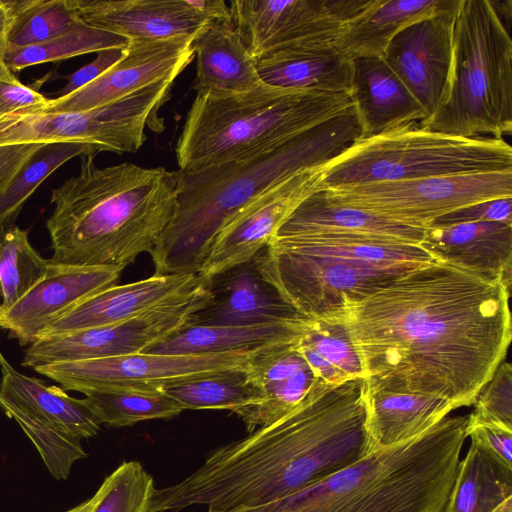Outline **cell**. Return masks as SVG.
<instances>
[{
    "instance_id": "obj_45",
    "label": "cell",
    "mask_w": 512,
    "mask_h": 512,
    "mask_svg": "<svg viewBox=\"0 0 512 512\" xmlns=\"http://www.w3.org/2000/svg\"><path fill=\"white\" fill-rule=\"evenodd\" d=\"M466 436L491 458L512 469L511 430L491 424H474L466 426Z\"/></svg>"
},
{
    "instance_id": "obj_17",
    "label": "cell",
    "mask_w": 512,
    "mask_h": 512,
    "mask_svg": "<svg viewBox=\"0 0 512 512\" xmlns=\"http://www.w3.org/2000/svg\"><path fill=\"white\" fill-rule=\"evenodd\" d=\"M194 37L128 42L113 66L74 93L51 99L46 112L88 111L153 83L175 80L194 59Z\"/></svg>"
},
{
    "instance_id": "obj_20",
    "label": "cell",
    "mask_w": 512,
    "mask_h": 512,
    "mask_svg": "<svg viewBox=\"0 0 512 512\" xmlns=\"http://www.w3.org/2000/svg\"><path fill=\"white\" fill-rule=\"evenodd\" d=\"M259 401L235 412L250 433L291 412L320 381L291 342L258 350L246 368Z\"/></svg>"
},
{
    "instance_id": "obj_48",
    "label": "cell",
    "mask_w": 512,
    "mask_h": 512,
    "mask_svg": "<svg viewBox=\"0 0 512 512\" xmlns=\"http://www.w3.org/2000/svg\"><path fill=\"white\" fill-rule=\"evenodd\" d=\"M11 24V12L8 0H0V63H4L8 49V33Z\"/></svg>"
},
{
    "instance_id": "obj_32",
    "label": "cell",
    "mask_w": 512,
    "mask_h": 512,
    "mask_svg": "<svg viewBox=\"0 0 512 512\" xmlns=\"http://www.w3.org/2000/svg\"><path fill=\"white\" fill-rule=\"evenodd\" d=\"M443 512H512V469L471 443Z\"/></svg>"
},
{
    "instance_id": "obj_35",
    "label": "cell",
    "mask_w": 512,
    "mask_h": 512,
    "mask_svg": "<svg viewBox=\"0 0 512 512\" xmlns=\"http://www.w3.org/2000/svg\"><path fill=\"white\" fill-rule=\"evenodd\" d=\"M49 260L31 245L28 231L15 224L0 228V311L22 299L47 274Z\"/></svg>"
},
{
    "instance_id": "obj_33",
    "label": "cell",
    "mask_w": 512,
    "mask_h": 512,
    "mask_svg": "<svg viewBox=\"0 0 512 512\" xmlns=\"http://www.w3.org/2000/svg\"><path fill=\"white\" fill-rule=\"evenodd\" d=\"M295 346L316 377L325 384L337 385L365 378L345 324L333 315L308 318Z\"/></svg>"
},
{
    "instance_id": "obj_12",
    "label": "cell",
    "mask_w": 512,
    "mask_h": 512,
    "mask_svg": "<svg viewBox=\"0 0 512 512\" xmlns=\"http://www.w3.org/2000/svg\"><path fill=\"white\" fill-rule=\"evenodd\" d=\"M212 297L210 281L127 320L100 327L43 336L24 351L22 366L92 360L144 352L193 321Z\"/></svg>"
},
{
    "instance_id": "obj_38",
    "label": "cell",
    "mask_w": 512,
    "mask_h": 512,
    "mask_svg": "<svg viewBox=\"0 0 512 512\" xmlns=\"http://www.w3.org/2000/svg\"><path fill=\"white\" fill-rule=\"evenodd\" d=\"M96 153L94 147L80 142L44 143L0 195V228L14 224L26 200L61 165L76 156Z\"/></svg>"
},
{
    "instance_id": "obj_9",
    "label": "cell",
    "mask_w": 512,
    "mask_h": 512,
    "mask_svg": "<svg viewBox=\"0 0 512 512\" xmlns=\"http://www.w3.org/2000/svg\"><path fill=\"white\" fill-rule=\"evenodd\" d=\"M506 169H512V148L503 138L458 137L410 122L354 141L323 165L319 191Z\"/></svg>"
},
{
    "instance_id": "obj_8",
    "label": "cell",
    "mask_w": 512,
    "mask_h": 512,
    "mask_svg": "<svg viewBox=\"0 0 512 512\" xmlns=\"http://www.w3.org/2000/svg\"><path fill=\"white\" fill-rule=\"evenodd\" d=\"M419 126L458 137L512 130V40L490 0H460L445 104Z\"/></svg>"
},
{
    "instance_id": "obj_25",
    "label": "cell",
    "mask_w": 512,
    "mask_h": 512,
    "mask_svg": "<svg viewBox=\"0 0 512 512\" xmlns=\"http://www.w3.org/2000/svg\"><path fill=\"white\" fill-rule=\"evenodd\" d=\"M349 95L360 120V138L426 119L422 106L382 57L352 59Z\"/></svg>"
},
{
    "instance_id": "obj_37",
    "label": "cell",
    "mask_w": 512,
    "mask_h": 512,
    "mask_svg": "<svg viewBox=\"0 0 512 512\" xmlns=\"http://www.w3.org/2000/svg\"><path fill=\"white\" fill-rule=\"evenodd\" d=\"M83 403L100 424L132 426L152 419H170L183 409L159 391L98 390L83 393Z\"/></svg>"
},
{
    "instance_id": "obj_27",
    "label": "cell",
    "mask_w": 512,
    "mask_h": 512,
    "mask_svg": "<svg viewBox=\"0 0 512 512\" xmlns=\"http://www.w3.org/2000/svg\"><path fill=\"white\" fill-rule=\"evenodd\" d=\"M197 94L243 93L264 82L231 20H211L194 37Z\"/></svg>"
},
{
    "instance_id": "obj_44",
    "label": "cell",
    "mask_w": 512,
    "mask_h": 512,
    "mask_svg": "<svg viewBox=\"0 0 512 512\" xmlns=\"http://www.w3.org/2000/svg\"><path fill=\"white\" fill-rule=\"evenodd\" d=\"M469 222H500L512 225V197L495 198L462 207L437 218L429 226Z\"/></svg>"
},
{
    "instance_id": "obj_26",
    "label": "cell",
    "mask_w": 512,
    "mask_h": 512,
    "mask_svg": "<svg viewBox=\"0 0 512 512\" xmlns=\"http://www.w3.org/2000/svg\"><path fill=\"white\" fill-rule=\"evenodd\" d=\"M275 233L364 236L421 245L425 228L409 226L370 211L335 203L327 197L325 191L320 190L305 198Z\"/></svg>"
},
{
    "instance_id": "obj_42",
    "label": "cell",
    "mask_w": 512,
    "mask_h": 512,
    "mask_svg": "<svg viewBox=\"0 0 512 512\" xmlns=\"http://www.w3.org/2000/svg\"><path fill=\"white\" fill-rule=\"evenodd\" d=\"M467 425L491 424L512 431V367L502 362L478 393Z\"/></svg>"
},
{
    "instance_id": "obj_39",
    "label": "cell",
    "mask_w": 512,
    "mask_h": 512,
    "mask_svg": "<svg viewBox=\"0 0 512 512\" xmlns=\"http://www.w3.org/2000/svg\"><path fill=\"white\" fill-rule=\"evenodd\" d=\"M127 45V39L82 22L71 31L49 41L26 47H8L4 62L10 70L17 72L36 64L106 49H123Z\"/></svg>"
},
{
    "instance_id": "obj_22",
    "label": "cell",
    "mask_w": 512,
    "mask_h": 512,
    "mask_svg": "<svg viewBox=\"0 0 512 512\" xmlns=\"http://www.w3.org/2000/svg\"><path fill=\"white\" fill-rule=\"evenodd\" d=\"M201 281L193 273L153 274L143 280L109 286L82 300L51 322L41 337L127 320L190 291Z\"/></svg>"
},
{
    "instance_id": "obj_30",
    "label": "cell",
    "mask_w": 512,
    "mask_h": 512,
    "mask_svg": "<svg viewBox=\"0 0 512 512\" xmlns=\"http://www.w3.org/2000/svg\"><path fill=\"white\" fill-rule=\"evenodd\" d=\"M459 0H373L350 21L335 45L349 58L382 57L392 38L410 24L454 7Z\"/></svg>"
},
{
    "instance_id": "obj_4",
    "label": "cell",
    "mask_w": 512,
    "mask_h": 512,
    "mask_svg": "<svg viewBox=\"0 0 512 512\" xmlns=\"http://www.w3.org/2000/svg\"><path fill=\"white\" fill-rule=\"evenodd\" d=\"M361 133L352 106L265 153L176 171V208L150 253L154 274H197L217 233L240 209L288 178L334 159Z\"/></svg>"
},
{
    "instance_id": "obj_7",
    "label": "cell",
    "mask_w": 512,
    "mask_h": 512,
    "mask_svg": "<svg viewBox=\"0 0 512 512\" xmlns=\"http://www.w3.org/2000/svg\"><path fill=\"white\" fill-rule=\"evenodd\" d=\"M352 106L347 92L297 91L265 83L243 93L197 94L175 149L179 170L265 153Z\"/></svg>"
},
{
    "instance_id": "obj_16",
    "label": "cell",
    "mask_w": 512,
    "mask_h": 512,
    "mask_svg": "<svg viewBox=\"0 0 512 512\" xmlns=\"http://www.w3.org/2000/svg\"><path fill=\"white\" fill-rule=\"evenodd\" d=\"M459 1L452 8L402 29L392 38L382 55L424 109L426 119L421 122L432 118L441 109L449 93L453 27Z\"/></svg>"
},
{
    "instance_id": "obj_31",
    "label": "cell",
    "mask_w": 512,
    "mask_h": 512,
    "mask_svg": "<svg viewBox=\"0 0 512 512\" xmlns=\"http://www.w3.org/2000/svg\"><path fill=\"white\" fill-rule=\"evenodd\" d=\"M306 320L296 324H189L166 339L151 345L142 353L192 355L257 349L296 340Z\"/></svg>"
},
{
    "instance_id": "obj_6",
    "label": "cell",
    "mask_w": 512,
    "mask_h": 512,
    "mask_svg": "<svg viewBox=\"0 0 512 512\" xmlns=\"http://www.w3.org/2000/svg\"><path fill=\"white\" fill-rule=\"evenodd\" d=\"M253 261L262 277L300 314L320 318L437 259L420 244L275 233Z\"/></svg>"
},
{
    "instance_id": "obj_41",
    "label": "cell",
    "mask_w": 512,
    "mask_h": 512,
    "mask_svg": "<svg viewBox=\"0 0 512 512\" xmlns=\"http://www.w3.org/2000/svg\"><path fill=\"white\" fill-rule=\"evenodd\" d=\"M153 477L138 461H124L91 497L89 512H149L155 491Z\"/></svg>"
},
{
    "instance_id": "obj_36",
    "label": "cell",
    "mask_w": 512,
    "mask_h": 512,
    "mask_svg": "<svg viewBox=\"0 0 512 512\" xmlns=\"http://www.w3.org/2000/svg\"><path fill=\"white\" fill-rule=\"evenodd\" d=\"M11 24L8 47L40 44L61 36L82 21L73 0H8Z\"/></svg>"
},
{
    "instance_id": "obj_46",
    "label": "cell",
    "mask_w": 512,
    "mask_h": 512,
    "mask_svg": "<svg viewBox=\"0 0 512 512\" xmlns=\"http://www.w3.org/2000/svg\"><path fill=\"white\" fill-rule=\"evenodd\" d=\"M125 48H113L97 52L98 55L92 62L81 67L74 73L64 76V78L67 79V84L57 93L56 98L65 97L74 93L98 78L121 59Z\"/></svg>"
},
{
    "instance_id": "obj_3",
    "label": "cell",
    "mask_w": 512,
    "mask_h": 512,
    "mask_svg": "<svg viewBox=\"0 0 512 512\" xmlns=\"http://www.w3.org/2000/svg\"><path fill=\"white\" fill-rule=\"evenodd\" d=\"M82 156L77 176L53 189L46 221L51 264L124 269L151 253L173 216L177 174L122 163L99 168Z\"/></svg>"
},
{
    "instance_id": "obj_13",
    "label": "cell",
    "mask_w": 512,
    "mask_h": 512,
    "mask_svg": "<svg viewBox=\"0 0 512 512\" xmlns=\"http://www.w3.org/2000/svg\"><path fill=\"white\" fill-rule=\"evenodd\" d=\"M261 348L192 355L137 353L57 363L34 370L56 381L64 390L81 393L98 390L158 391L170 384L244 369Z\"/></svg>"
},
{
    "instance_id": "obj_18",
    "label": "cell",
    "mask_w": 512,
    "mask_h": 512,
    "mask_svg": "<svg viewBox=\"0 0 512 512\" xmlns=\"http://www.w3.org/2000/svg\"><path fill=\"white\" fill-rule=\"evenodd\" d=\"M122 271L116 267L50 263L47 274L34 288L12 307L0 311V327L21 345H30L51 322L76 304L117 284Z\"/></svg>"
},
{
    "instance_id": "obj_43",
    "label": "cell",
    "mask_w": 512,
    "mask_h": 512,
    "mask_svg": "<svg viewBox=\"0 0 512 512\" xmlns=\"http://www.w3.org/2000/svg\"><path fill=\"white\" fill-rule=\"evenodd\" d=\"M51 99L21 83L7 65L0 63V119L45 113Z\"/></svg>"
},
{
    "instance_id": "obj_5",
    "label": "cell",
    "mask_w": 512,
    "mask_h": 512,
    "mask_svg": "<svg viewBox=\"0 0 512 512\" xmlns=\"http://www.w3.org/2000/svg\"><path fill=\"white\" fill-rule=\"evenodd\" d=\"M467 422L468 415L447 416L289 496L225 512H443Z\"/></svg>"
},
{
    "instance_id": "obj_11",
    "label": "cell",
    "mask_w": 512,
    "mask_h": 512,
    "mask_svg": "<svg viewBox=\"0 0 512 512\" xmlns=\"http://www.w3.org/2000/svg\"><path fill=\"white\" fill-rule=\"evenodd\" d=\"M323 191L335 203L426 228L437 218L462 207L512 197V169L375 182Z\"/></svg>"
},
{
    "instance_id": "obj_40",
    "label": "cell",
    "mask_w": 512,
    "mask_h": 512,
    "mask_svg": "<svg viewBox=\"0 0 512 512\" xmlns=\"http://www.w3.org/2000/svg\"><path fill=\"white\" fill-rule=\"evenodd\" d=\"M0 409L18 423L34 444L48 471L57 480L67 479L73 464L87 456L80 438L55 429L1 397Z\"/></svg>"
},
{
    "instance_id": "obj_49",
    "label": "cell",
    "mask_w": 512,
    "mask_h": 512,
    "mask_svg": "<svg viewBox=\"0 0 512 512\" xmlns=\"http://www.w3.org/2000/svg\"><path fill=\"white\" fill-rule=\"evenodd\" d=\"M92 506V498L84 501L83 503L77 505L76 507L66 511V512H89Z\"/></svg>"
},
{
    "instance_id": "obj_34",
    "label": "cell",
    "mask_w": 512,
    "mask_h": 512,
    "mask_svg": "<svg viewBox=\"0 0 512 512\" xmlns=\"http://www.w3.org/2000/svg\"><path fill=\"white\" fill-rule=\"evenodd\" d=\"M246 368L170 384L158 391L183 410L222 409L235 413L259 401L257 391L248 382Z\"/></svg>"
},
{
    "instance_id": "obj_19",
    "label": "cell",
    "mask_w": 512,
    "mask_h": 512,
    "mask_svg": "<svg viewBox=\"0 0 512 512\" xmlns=\"http://www.w3.org/2000/svg\"><path fill=\"white\" fill-rule=\"evenodd\" d=\"M79 19L132 41L194 37L211 20L195 0H73Z\"/></svg>"
},
{
    "instance_id": "obj_23",
    "label": "cell",
    "mask_w": 512,
    "mask_h": 512,
    "mask_svg": "<svg viewBox=\"0 0 512 512\" xmlns=\"http://www.w3.org/2000/svg\"><path fill=\"white\" fill-rule=\"evenodd\" d=\"M421 245L437 260L500 280L510 288L512 225L469 222L429 226Z\"/></svg>"
},
{
    "instance_id": "obj_2",
    "label": "cell",
    "mask_w": 512,
    "mask_h": 512,
    "mask_svg": "<svg viewBox=\"0 0 512 512\" xmlns=\"http://www.w3.org/2000/svg\"><path fill=\"white\" fill-rule=\"evenodd\" d=\"M364 394L365 378L337 385L319 381L284 417L213 450L180 482L156 488L149 512L258 506L359 461L372 452Z\"/></svg>"
},
{
    "instance_id": "obj_21",
    "label": "cell",
    "mask_w": 512,
    "mask_h": 512,
    "mask_svg": "<svg viewBox=\"0 0 512 512\" xmlns=\"http://www.w3.org/2000/svg\"><path fill=\"white\" fill-rule=\"evenodd\" d=\"M209 281L212 297L194 315L191 324H296L307 319L262 277L253 260L234 266Z\"/></svg>"
},
{
    "instance_id": "obj_29",
    "label": "cell",
    "mask_w": 512,
    "mask_h": 512,
    "mask_svg": "<svg viewBox=\"0 0 512 512\" xmlns=\"http://www.w3.org/2000/svg\"><path fill=\"white\" fill-rule=\"evenodd\" d=\"M0 397L55 429L82 438L98 434L100 422L82 399L17 371L0 351Z\"/></svg>"
},
{
    "instance_id": "obj_10",
    "label": "cell",
    "mask_w": 512,
    "mask_h": 512,
    "mask_svg": "<svg viewBox=\"0 0 512 512\" xmlns=\"http://www.w3.org/2000/svg\"><path fill=\"white\" fill-rule=\"evenodd\" d=\"M173 80H163L83 112H46L0 119V144L80 142L98 152L134 153L145 142V128L164 129L159 109Z\"/></svg>"
},
{
    "instance_id": "obj_47",
    "label": "cell",
    "mask_w": 512,
    "mask_h": 512,
    "mask_svg": "<svg viewBox=\"0 0 512 512\" xmlns=\"http://www.w3.org/2000/svg\"><path fill=\"white\" fill-rule=\"evenodd\" d=\"M44 143L0 144V195Z\"/></svg>"
},
{
    "instance_id": "obj_14",
    "label": "cell",
    "mask_w": 512,
    "mask_h": 512,
    "mask_svg": "<svg viewBox=\"0 0 512 512\" xmlns=\"http://www.w3.org/2000/svg\"><path fill=\"white\" fill-rule=\"evenodd\" d=\"M373 0H232L231 22L250 56L305 42H334Z\"/></svg>"
},
{
    "instance_id": "obj_28",
    "label": "cell",
    "mask_w": 512,
    "mask_h": 512,
    "mask_svg": "<svg viewBox=\"0 0 512 512\" xmlns=\"http://www.w3.org/2000/svg\"><path fill=\"white\" fill-rule=\"evenodd\" d=\"M364 399L366 430L372 451L409 441L456 409L443 398L374 387L366 381Z\"/></svg>"
},
{
    "instance_id": "obj_1",
    "label": "cell",
    "mask_w": 512,
    "mask_h": 512,
    "mask_svg": "<svg viewBox=\"0 0 512 512\" xmlns=\"http://www.w3.org/2000/svg\"><path fill=\"white\" fill-rule=\"evenodd\" d=\"M509 297L502 281L437 260L330 315L345 324L366 384L457 409L473 404L506 356Z\"/></svg>"
},
{
    "instance_id": "obj_15",
    "label": "cell",
    "mask_w": 512,
    "mask_h": 512,
    "mask_svg": "<svg viewBox=\"0 0 512 512\" xmlns=\"http://www.w3.org/2000/svg\"><path fill=\"white\" fill-rule=\"evenodd\" d=\"M323 165L302 171L265 191L240 209L214 238L198 277L209 281L250 262L309 195L319 191Z\"/></svg>"
},
{
    "instance_id": "obj_24",
    "label": "cell",
    "mask_w": 512,
    "mask_h": 512,
    "mask_svg": "<svg viewBox=\"0 0 512 512\" xmlns=\"http://www.w3.org/2000/svg\"><path fill=\"white\" fill-rule=\"evenodd\" d=\"M254 61L260 79L270 86L297 91H350L352 59L334 42L276 48Z\"/></svg>"
}]
</instances>
